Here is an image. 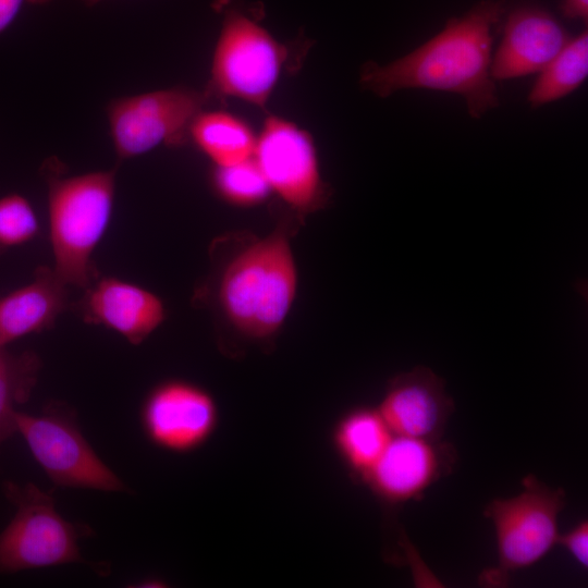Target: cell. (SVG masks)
Segmentation results:
<instances>
[{
	"label": "cell",
	"mask_w": 588,
	"mask_h": 588,
	"mask_svg": "<svg viewBox=\"0 0 588 588\" xmlns=\"http://www.w3.org/2000/svg\"><path fill=\"white\" fill-rule=\"evenodd\" d=\"M504 0H485L453 17L431 39L387 64L370 61L359 73L363 89L380 98L411 88L460 95L468 114L480 119L499 106L491 76L494 33L505 11Z\"/></svg>",
	"instance_id": "6da1fadb"
},
{
	"label": "cell",
	"mask_w": 588,
	"mask_h": 588,
	"mask_svg": "<svg viewBox=\"0 0 588 588\" xmlns=\"http://www.w3.org/2000/svg\"><path fill=\"white\" fill-rule=\"evenodd\" d=\"M41 170L52 268L69 286L85 289L99 277L94 253L112 218L117 169L68 175L64 164L51 158Z\"/></svg>",
	"instance_id": "7a4b0ae2"
},
{
	"label": "cell",
	"mask_w": 588,
	"mask_h": 588,
	"mask_svg": "<svg viewBox=\"0 0 588 588\" xmlns=\"http://www.w3.org/2000/svg\"><path fill=\"white\" fill-rule=\"evenodd\" d=\"M297 270L284 232L260 238L230 260L216 298L223 316L243 335L267 339L283 326L295 299Z\"/></svg>",
	"instance_id": "3957f363"
},
{
	"label": "cell",
	"mask_w": 588,
	"mask_h": 588,
	"mask_svg": "<svg viewBox=\"0 0 588 588\" xmlns=\"http://www.w3.org/2000/svg\"><path fill=\"white\" fill-rule=\"evenodd\" d=\"M522 485L518 494L494 499L483 510L494 527L498 553V566L481 574L483 584L504 585L511 573L538 563L558 544L565 491L534 475L524 477Z\"/></svg>",
	"instance_id": "277c9868"
},
{
	"label": "cell",
	"mask_w": 588,
	"mask_h": 588,
	"mask_svg": "<svg viewBox=\"0 0 588 588\" xmlns=\"http://www.w3.org/2000/svg\"><path fill=\"white\" fill-rule=\"evenodd\" d=\"M4 491L16 511L0 532V574L85 562L78 540L91 529L63 518L51 493L13 482Z\"/></svg>",
	"instance_id": "5b68a950"
},
{
	"label": "cell",
	"mask_w": 588,
	"mask_h": 588,
	"mask_svg": "<svg viewBox=\"0 0 588 588\" xmlns=\"http://www.w3.org/2000/svg\"><path fill=\"white\" fill-rule=\"evenodd\" d=\"M287 57V48L244 12H225L205 90L211 99L234 97L264 109Z\"/></svg>",
	"instance_id": "8992f818"
},
{
	"label": "cell",
	"mask_w": 588,
	"mask_h": 588,
	"mask_svg": "<svg viewBox=\"0 0 588 588\" xmlns=\"http://www.w3.org/2000/svg\"><path fill=\"white\" fill-rule=\"evenodd\" d=\"M14 422L33 457L56 486L108 492L126 490L86 440L68 404L50 402L39 415L16 411Z\"/></svg>",
	"instance_id": "52a82bcc"
},
{
	"label": "cell",
	"mask_w": 588,
	"mask_h": 588,
	"mask_svg": "<svg viewBox=\"0 0 588 588\" xmlns=\"http://www.w3.org/2000/svg\"><path fill=\"white\" fill-rule=\"evenodd\" d=\"M212 100L205 89L173 86L111 100L106 108L109 134L120 161L159 146L187 142L195 117Z\"/></svg>",
	"instance_id": "ba28073f"
},
{
	"label": "cell",
	"mask_w": 588,
	"mask_h": 588,
	"mask_svg": "<svg viewBox=\"0 0 588 588\" xmlns=\"http://www.w3.org/2000/svg\"><path fill=\"white\" fill-rule=\"evenodd\" d=\"M253 157L271 192L296 211H313L327 200L314 139L294 122L268 115Z\"/></svg>",
	"instance_id": "9c48e42d"
},
{
	"label": "cell",
	"mask_w": 588,
	"mask_h": 588,
	"mask_svg": "<svg viewBox=\"0 0 588 588\" xmlns=\"http://www.w3.org/2000/svg\"><path fill=\"white\" fill-rule=\"evenodd\" d=\"M139 419L151 444L170 453L186 454L212 437L219 409L206 389L187 380L169 379L146 394Z\"/></svg>",
	"instance_id": "30bf717a"
},
{
	"label": "cell",
	"mask_w": 588,
	"mask_h": 588,
	"mask_svg": "<svg viewBox=\"0 0 588 588\" xmlns=\"http://www.w3.org/2000/svg\"><path fill=\"white\" fill-rule=\"evenodd\" d=\"M456 461L450 442L393 436L363 482L382 502L400 505L418 500Z\"/></svg>",
	"instance_id": "8fae6325"
},
{
	"label": "cell",
	"mask_w": 588,
	"mask_h": 588,
	"mask_svg": "<svg viewBox=\"0 0 588 588\" xmlns=\"http://www.w3.org/2000/svg\"><path fill=\"white\" fill-rule=\"evenodd\" d=\"M70 309L86 323L102 326L139 345L166 319L162 299L154 292L114 277H98Z\"/></svg>",
	"instance_id": "7c38bea8"
},
{
	"label": "cell",
	"mask_w": 588,
	"mask_h": 588,
	"mask_svg": "<svg viewBox=\"0 0 588 588\" xmlns=\"http://www.w3.org/2000/svg\"><path fill=\"white\" fill-rule=\"evenodd\" d=\"M503 22L491 62L494 81L540 73L571 38L551 12L535 3L506 8Z\"/></svg>",
	"instance_id": "4fadbf2b"
},
{
	"label": "cell",
	"mask_w": 588,
	"mask_h": 588,
	"mask_svg": "<svg viewBox=\"0 0 588 588\" xmlns=\"http://www.w3.org/2000/svg\"><path fill=\"white\" fill-rule=\"evenodd\" d=\"M393 436L441 439L454 411L442 378L425 366L400 373L377 406Z\"/></svg>",
	"instance_id": "5bb4252c"
},
{
	"label": "cell",
	"mask_w": 588,
	"mask_h": 588,
	"mask_svg": "<svg viewBox=\"0 0 588 588\" xmlns=\"http://www.w3.org/2000/svg\"><path fill=\"white\" fill-rule=\"evenodd\" d=\"M70 306L69 285L52 267H38L30 282L0 297V347L53 328Z\"/></svg>",
	"instance_id": "9a60e30c"
},
{
	"label": "cell",
	"mask_w": 588,
	"mask_h": 588,
	"mask_svg": "<svg viewBox=\"0 0 588 588\" xmlns=\"http://www.w3.org/2000/svg\"><path fill=\"white\" fill-rule=\"evenodd\" d=\"M393 433L377 407L347 411L332 430V443L353 477L363 481L389 444Z\"/></svg>",
	"instance_id": "2e32d148"
},
{
	"label": "cell",
	"mask_w": 588,
	"mask_h": 588,
	"mask_svg": "<svg viewBox=\"0 0 588 588\" xmlns=\"http://www.w3.org/2000/svg\"><path fill=\"white\" fill-rule=\"evenodd\" d=\"M188 139L215 167H225L253 158L257 136L241 118L204 109L192 122Z\"/></svg>",
	"instance_id": "e0dca14e"
},
{
	"label": "cell",
	"mask_w": 588,
	"mask_h": 588,
	"mask_svg": "<svg viewBox=\"0 0 588 588\" xmlns=\"http://www.w3.org/2000/svg\"><path fill=\"white\" fill-rule=\"evenodd\" d=\"M588 75V33L583 30L540 72L527 101L532 109L575 91Z\"/></svg>",
	"instance_id": "ac0fdd59"
},
{
	"label": "cell",
	"mask_w": 588,
	"mask_h": 588,
	"mask_svg": "<svg viewBox=\"0 0 588 588\" xmlns=\"http://www.w3.org/2000/svg\"><path fill=\"white\" fill-rule=\"evenodd\" d=\"M41 366L40 357L34 352L11 354L0 347V445L16 433V406L30 396Z\"/></svg>",
	"instance_id": "d6986e66"
},
{
	"label": "cell",
	"mask_w": 588,
	"mask_h": 588,
	"mask_svg": "<svg viewBox=\"0 0 588 588\" xmlns=\"http://www.w3.org/2000/svg\"><path fill=\"white\" fill-rule=\"evenodd\" d=\"M212 184L224 200L238 206L257 205L271 192L254 157L232 166L215 167Z\"/></svg>",
	"instance_id": "ffe728a7"
},
{
	"label": "cell",
	"mask_w": 588,
	"mask_h": 588,
	"mask_svg": "<svg viewBox=\"0 0 588 588\" xmlns=\"http://www.w3.org/2000/svg\"><path fill=\"white\" fill-rule=\"evenodd\" d=\"M38 231L37 213L26 197L16 193L0 197V254L30 242Z\"/></svg>",
	"instance_id": "44dd1931"
},
{
	"label": "cell",
	"mask_w": 588,
	"mask_h": 588,
	"mask_svg": "<svg viewBox=\"0 0 588 588\" xmlns=\"http://www.w3.org/2000/svg\"><path fill=\"white\" fill-rule=\"evenodd\" d=\"M558 544L563 546L583 567H588V522L581 519L565 534H560Z\"/></svg>",
	"instance_id": "7402d4cb"
},
{
	"label": "cell",
	"mask_w": 588,
	"mask_h": 588,
	"mask_svg": "<svg viewBox=\"0 0 588 588\" xmlns=\"http://www.w3.org/2000/svg\"><path fill=\"white\" fill-rule=\"evenodd\" d=\"M52 0H0V34L14 21L24 3L46 4Z\"/></svg>",
	"instance_id": "603a6c76"
},
{
	"label": "cell",
	"mask_w": 588,
	"mask_h": 588,
	"mask_svg": "<svg viewBox=\"0 0 588 588\" xmlns=\"http://www.w3.org/2000/svg\"><path fill=\"white\" fill-rule=\"evenodd\" d=\"M561 13L568 20L588 19V0H562L560 4Z\"/></svg>",
	"instance_id": "cb8c5ba5"
},
{
	"label": "cell",
	"mask_w": 588,
	"mask_h": 588,
	"mask_svg": "<svg viewBox=\"0 0 588 588\" xmlns=\"http://www.w3.org/2000/svg\"><path fill=\"white\" fill-rule=\"evenodd\" d=\"M138 584H140V585H138V586H140V587H156L157 585H155V584H159V585H160V584H163V581L160 580V579H157V578H149V579H143V580L139 581ZM161 586H162V585H161Z\"/></svg>",
	"instance_id": "d4e9b609"
},
{
	"label": "cell",
	"mask_w": 588,
	"mask_h": 588,
	"mask_svg": "<svg viewBox=\"0 0 588 588\" xmlns=\"http://www.w3.org/2000/svg\"><path fill=\"white\" fill-rule=\"evenodd\" d=\"M81 2H83L84 4L88 5V7H93L97 3H99L101 0H79Z\"/></svg>",
	"instance_id": "484cf974"
}]
</instances>
